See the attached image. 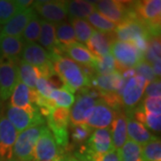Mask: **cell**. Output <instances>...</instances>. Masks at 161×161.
Here are the masks:
<instances>
[{
  "label": "cell",
  "instance_id": "cell-1",
  "mask_svg": "<svg viewBox=\"0 0 161 161\" xmlns=\"http://www.w3.org/2000/svg\"><path fill=\"white\" fill-rule=\"evenodd\" d=\"M49 57L56 75L64 84V89L70 92H75L83 88L91 87L90 80L83 74L78 64L67 57L57 54H49Z\"/></svg>",
  "mask_w": 161,
  "mask_h": 161
},
{
  "label": "cell",
  "instance_id": "cell-2",
  "mask_svg": "<svg viewBox=\"0 0 161 161\" xmlns=\"http://www.w3.org/2000/svg\"><path fill=\"white\" fill-rule=\"evenodd\" d=\"M111 55L115 59V69L122 74L125 70L133 68L144 60V54L132 42L115 40L111 46Z\"/></svg>",
  "mask_w": 161,
  "mask_h": 161
},
{
  "label": "cell",
  "instance_id": "cell-3",
  "mask_svg": "<svg viewBox=\"0 0 161 161\" xmlns=\"http://www.w3.org/2000/svg\"><path fill=\"white\" fill-rule=\"evenodd\" d=\"M44 126L45 125L31 127L18 134L13 147V160L32 161L35 145Z\"/></svg>",
  "mask_w": 161,
  "mask_h": 161
},
{
  "label": "cell",
  "instance_id": "cell-4",
  "mask_svg": "<svg viewBox=\"0 0 161 161\" xmlns=\"http://www.w3.org/2000/svg\"><path fill=\"white\" fill-rule=\"evenodd\" d=\"M70 121V109L58 107L47 117V128L54 136L59 148L67 151L69 146L68 125Z\"/></svg>",
  "mask_w": 161,
  "mask_h": 161
},
{
  "label": "cell",
  "instance_id": "cell-5",
  "mask_svg": "<svg viewBox=\"0 0 161 161\" xmlns=\"http://www.w3.org/2000/svg\"><path fill=\"white\" fill-rule=\"evenodd\" d=\"M68 154L58 147L54 136L47 126H44L33 151L32 161H57Z\"/></svg>",
  "mask_w": 161,
  "mask_h": 161
},
{
  "label": "cell",
  "instance_id": "cell-6",
  "mask_svg": "<svg viewBox=\"0 0 161 161\" xmlns=\"http://www.w3.org/2000/svg\"><path fill=\"white\" fill-rule=\"evenodd\" d=\"M6 118L11 122L18 132H23L24 130L37 125H43L45 119L40 115L37 108L31 110H24L15 107L8 106L6 111Z\"/></svg>",
  "mask_w": 161,
  "mask_h": 161
},
{
  "label": "cell",
  "instance_id": "cell-7",
  "mask_svg": "<svg viewBox=\"0 0 161 161\" xmlns=\"http://www.w3.org/2000/svg\"><path fill=\"white\" fill-rule=\"evenodd\" d=\"M133 6L132 1L102 0L95 5L96 11L110 22L118 25L126 20Z\"/></svg>",
  "mask_w": 161,
  "mask_h": 161
},
{
  "label": "cell",
  "instance_id": "cell-8",
  "mask_svg": "<svg viewBox=\"0 0 161 161\" xmlns=\"http://www.w3.org/2000/svg\"><path fill=\"white\" fill-rule=\"evenodd\" d=\"M18 80L17 63L0 55V99L11 97Z\"/></svg>",
  "mask_w": 161,
  "mask_h": 161
},
{
  "label": "cell",
  "instance_id": "cell-9",
  "mask_svg": "<svg viewBox=\"0 0 161 161\" xmlns=\"http://www.w3.org/2000/svg\"><path fill=\"white\" fill-rule=\"evenodd\" d=\"M116 40L125 42H135L136 40H149L150 33L147 27L141 21L134 17L128 18L125 22L116 25L115 31Z\"/></svg>",
  "mask_w": 161,
  "mask_h": 161
},
{
  "label": "cell",
  "instance_id": "cell-10",
  "mask_svg": "<svg viewBox=\"0 0 161 161\" xmlns=\"http://www.w3.org/2000/svg\"><path fill=\"white\" fill-rule=\"evenodd\" d=\"M33 9L51 23H60L66 18L68 1H33Z\"/></svg>",
  "mask_w": 161,
  "mask_h": 161
},
{
  "label": "cell",
  "instance_id": "cell-11",
  "mask_svg": "<svg viewBox=\"0 0 161 161\" xmlns=\"http://www.w3.org/2000/svg\"><path fill=\"white\" fill-rule=\"evenodd\" d=\"M115 115V110L109 108L102 99L96 100L85 117V125L92 129H106L110 126Z\"/></svg>",
  "mask_w": 161,
  "mask_h": 161
},
{
  "label": "cell",
  "instance_id": "cell-12",
  "mask_svg": "<svg viewBox=\"0 0 161 161\" xmlns=\"http://www.w3.org/2000/svg\"><path fill=\"white\" fill-rule=\"evenodd\" d=\"M148 84L149 82L139 75L127 79L120 93L123 105L126 109L135 108L142 97L145 88Z\"/></svg>",
  "mask_w": 161,
  "mask_h": 161
},
{
  "label": "cell",
  "instance_id": "cell-13",
  "mask_svg": "<svg viewBox=\"0 0 161 161\" xmlns=\"http://www.w3.org/2000/svg\"><path fill=\"white\" fill-rule=\"evenodd\" d=\"M17 135V131L11 122L6 115L0 114V161L11 160Z\"/></svg>",
  "mask_w": 161,
  "mask_h": 161
},
{
  "label": "cell",
  "instance_id": "cell-14",
  "mask_svg": "<svg viewBox=\"0 0 161 161\" xmlns=\"http://www.w3.org/2000/svg\"><path fill=\"white\" fill-rule=\"evenodd\" d=\"M116 40L115 32L103 33L94 31L91 38L86 42L87 48L95 58H100L110 54L111 46Z\"/></svg>",
  "mask_w": 161,
  "mask_h": 161
},
{
  "label": "cell",
  "instance_id": "cell-15",
  "mask_svg": "<svg viewBox=\"0 0 161 161\" xmlns=\"http://www.w3.org/2000/svg\"><path fill=\"white\" fill-rule=\"evenodd\" d=\"M38 92L36 90H31L26 86L18 79L15 88L11 95L12 107L24 110H31L37 108L35 106V100Z\"/></svg>",
  "mask_w": 161,
  "mask_h": 161
},
{
  "label": "cell",
  "instance_id": "cell-16",
  "mask_svg": "<svg viewBox=\"0 0 161 161\" xmlns=\"http://www.w3.org/2000/svg\"><path fill=\"white\" fill-rule=\"evenodd\" d=\"M91 88L99 92H117L121 93L125 85V79L119 72L115 71L110 75L94 76L90 80Z\"/></svg>",
  "mask_w": 161,
  "mask_h": 161
},
{
  "label": "cell",
  "instance_id": "cell-17",
  "mask_svg": "<svg viewBox=\"0 0 161 161\" xmlns=\"http://www.w3.org/2000/svg\"><path fill=\"white\" fill-rule=\"evenodd\" d=\"M96 103V99L91 97L82 89L77 96L76 102L74 104L72 110L70 111L71 125H84L85 117L89 110Z\"/></svg>",
  "mask_w": 161,
  "mask_h": 161
},
{
  "label": "cell",
  "instance_id": "cell-18",
  "mask_svg": "<svg viewBox=\"0 0 161 161\" xmlns=\"http://www.w3.org/2000/svg\"><path fill=\"white\" fill-rule=\"evenodd\" d=\"M35 14L33 7L23 9L5 24L3 29L1 30V34L12 37H21L27 24Z\"/></svg>",
  "mask_w": 161,
  "mask_h": 161
},
{
  "label": "cell",
  "instance_id": "cell-19",
  "mask_svg": "<svg viewBox=\"0 0 161 161\" xmlns=\"http://www.w3.org/2000/svg\"><path fill=\"white\" fill-rule=\"evenodd\" d=\"M21 57L25 63L38 68L52 63L49 53L36 43H25Z\"/></svg>",
  "mask_w": 161,
  "mask_h": 161
},
{
  "label": "cell",
  "instance_id": "cell-20",
  "mask_svg": "<svg viewBox=\"0 0 161 161\" xmlns=\"http://www.w3.org/2000/svg\"><path fill=\"white\" fill-rule=\"evenodd\" d=\"M125 115H126L127 134L131 141L138 143L139 145H144L157 138L145 128L143 125L135 121L132 116V108H127L125 111Z\"/></svg>",
  "mask_w": 161,
  "mask_h": 161
},
{
  "label": "cell",
  "instance_id": "cell-21",
  "mask_svg": "<svg viewBox=\"0 0 161 161\" xmlns=\"http://www.w3.org/2000/svg\"><path fill=\"white\" fill-rule=\"evenodd\" d=\"M111 140L113 147L119 150L127 141V124L125 111L123 109L115 111V115L111 123Z\"/></svg>",
  "mask_w": 161,
  "mask_h": 161
},
{
  "label": "cell",
  "instance_id": "cell-22",
  "mask_svg": "<svg viewBox=\"0 0 161 161\" xmlns=\"http://www.w3.org/2000/svg\"><path fill=\"white\" fill-rule=\"evenodd\" d=\"M40 43L46 47L49 54H57L63 56L62 45L59 43L56 37L55 24L41 20L40 35L39 38Z\"/></svg>",
  "mask_w": 161,
  "mask_h": 161
},
{
  "label": "cell",
  "instance_id": "cell-23",
  "mask_svg": "<svg viewBox=\"0 0 161 161\" xmlns=\"http://www.w3.org/2000/svg\"><path fill=\"white\" fill-rule=\"evenodd\" d=\"M24 42L21 37H12L1 34L0 36V55L16 62L21 59Z\"/></svg>",
  "mask_w": 161,
  "mask_h": 161
},
{
  "label": "cell",
  "instance_id": "cell-24",
  "mask_svg": "<svg viewBox=\"0 0 161 161\" xmlns=\"http://www.w3.org/2000/svg\"><path fill=\"white\" fill-rule=\"evenodd\" d=\"M63 54L80 65H93L96 58L92 55L86 47L76 42L69 46H62Z\"/></svg>",
  "mask_w": 161,
  "mask_h": 161
},
{
  "label": "cell",
  "instance_id": "cell-25",
  "mask_svg": "<svg viewBox=\"0 0 161 161\" xmlns=\"http://www.w3.org/2000/svg\"><path fill=\"white\" fill-rule=\"evenodd\" d=\"M18 79L31 90H35V83L40 77V70L20 59L17 62Z\"/></svg>",
  "mask_w": 161,
  "mask_h": 161
},
{
  "label": "cell",
  "instance_id": "cell-26",
  "mask_svg": "<svg viewBox=\"0 0 161 161\" xmlns=\"http://www.w3.org/2000/svg\"><path fill=\"white\" fill-rule=\"evenodd\" d=\"M95 11H96V7L93 2L84 1V0L68 1L67 12L70 18H75V19L88 18Z\"/></svg>",
  "mask_w": 161,
  "mask_h": 161
},
{
  "label": "cell",
  "instance_id": "cell-27",
  "mask_svg": "<svg viewBox=\"0 0 161 161\" xmlns=\"http://www.w3.org/2000/svg\"><path fill=\"white\" fill-rule=\"evenodd\" d=\"M117 151L120 161H142L141 145L131 140H127Z\"/></svg>",
  "mask_w": 161,
  "mask_h": 161
},
{
  "label": "cell",
  "instance_id": "cell-28",
  "mask_svg": "<svg viewBox=\"0 0 161 161\" xmlns=\"http://www.w3.org/2000/svg\"><path fill=\"white\" fill-rule=\"evenodd\" d=\"M70 21L72 23V27L75 31L76 41L78 40L80 42L86 43L88 40L91 38L92 33L94 32L95 29L83 19L70 18Z\"/></svg>",
  "mask_w": 161,
  "mask_h": 161
},
{
  "label": "cell",
  "instance_id": "cell-29",
  "mask_svg": "<svg viewBox=\"0 0 161 161\" xmlns=\"http://www.w3.org/2000/svg\"><path fill=\"white\" fill-rule=\"evenodd\" d=\"M56 27V37L62 46H69L76 43L75 31L72 25L67 23H60Z\"/></svg>",
  "mask_w": 161,
  "mask_h": 161
},
{
  "label": "cell",
  "instance_id": "cell-30",
  "mask_svg": "<svg viewBox=\"0 0 161 161\" xmlns=\"http://www.w3.org/2000/svg\"><path fill=\"white\" fill-rule=\"evenodd\" d=\"M23 9L16 1L0 0V25L7 23L15 14Z\"/></svg>",
  "mask_w": 161,
  "mask_h": 161
},
{
  "label": "cell",
  "instance_id": "cell-31",
  "mask_svg": "<svg viewBox=\"0 0 161 161\" xmlns=\"http://www.w3.org/2000/svg\"><path fill=\"white\" fill-rule=\"evenodd\" d=\"M88 23L91 25H93L94 28L98 30V31L103 33H110L115 31L116 29V25L106 17H104L102 14H100L98 12L95 11L87 18Z\"/></svg>",
  "mask_w": 161,
  "mask_h": 161
},
{
  "label": "cell",
  "instance_id": "cell-32",
  "mask_svg": "<svg viewBox=\"0 0 161 161\" xmlns=\"http://www.w3.org/2000/svg\"><path fill=\"white\" fill-rule=\"evenodd\" d=\"M142 161H161V142L156 138L142 148Z\"/></svg>",
  "mask_w": 161,
  "mask_h": 161
},
{
  "label": "cell",
  "instance_id": "cell-33",
  "mask_svg": "<svg viewBox=\"0 0 161 161\" xmlns=\"http://www.w3.org/2000/svg\"><path fill=\"white\" fill-rule=\"evenodd\" d=\"M40 25L41 19L35 14L31 19L29 23L27 24L26 28L23 31L22 37L23 42L25 43H35L36 40H39L40 35Z\"/></svg>",
  "mask_w": 161,
  "mask_h": 161
},
{
  "label": "cell",
  "instance_id": "cell-34",
  "mask_svg": "<svg viewBox=\"0 0 161 161\" xmlns=\"http://www.w3.org/2000/svg\"><path fill=\"white\" fill-rule=\"evenodd\" d=\"M93 67L98 75H110L116 71L115 59L111 54L100 58H96V60L93 64Z\"/></svg>",
  "mask_w": 161,
  "mask_h": 161
},
{
  "label": "cell",
  "instance_id": "cell-35",
  "mask_svg": "<svg viewBox=\"0 0 161 161\" xmlns=\"http://www.w3.org/2000/svg\"><path fill=\"white\" fill-rule=\"evenodd\" d=\"M49 98L54 100L57 106L65 108H69L75 102L74 94L65 89H54L51 92Z\"/></svg>",
  "mask_w": 161,
  "mask_h": 161
},
{
  "label": "cell",
  "instance_id": "cell-36",
  "mask_svg": "<svg viewBox=\"0 0 161 161\" xmlns=\"http://www.w3.org/2000/svg\"><path fill=\"white\" fill-rule=\"evenodd\" d=\"M160 37H150L147 40V48L144 53V61L149 64L160 59Z\"/></svg>",
  "mask_w": 161,
  "mask_h": 161
},
{
  "label": "cell",
  "instance_id": "cell-37",
  "mask_svg": "<svg viewBox=\"0 0 161 161\" xmlns=\"http://www.w3.org/2000/svg\"><path fill=\"white\" fill-rule=\"evenodd\" d=\"M71 131H72L71 136H72V140L74 143L79 145L86 142L88 137L92 132V129L84 124V125H72Z\"/></svg>",
  "mask_w": 161,
  "mask_h": 161
},
{
  "label": "cell",
  "instance_id": "cell-38",
  "mask_svg": "<svg viewBox=\"0 0 161 161\" xmlns=\"http://www.w3.org/2000/svg\"><path fill=\"white\" fill-rule=\"evenodd\" d=\"M100 98L109 108L115 111L123 109L124 108L119 92H100Z\"/></svg>",
  "mask_w": 161,
  "mask_h": 161
},
{
  "label": "cell",
  "instance_id": "cell-39",
  "mask_svg": "<svg viewBox=\"0 0 161 161\" xmlns=\"http://www.w3.org/2000/svg\"><path fill=\"white\" fill-rule=\"evenodd\" d=\"M133 69L135 71L136 75H139V76L144 78L148 82H150V81L152 82L158 79V77L154 74V71L152 69L151 64L144 60L137 64L133 67Z\"/></svg>",
  "mask_w": 161,
  "mask_h": 161
},
{
  "label": "cell",
  "instance_id": "cell-40",
  "mask_svg": "<svg viewBox=\"0 0 161 161\" xmlns=\"http://www.w3.org/2000/svg\"><path fill=\"white\" fill-rule=\"evenodd\" d=\"M142 107L146 113L160 115L161 98L160 97H146L142 102Z\"/></svg>",
  "mask_w": 161,
  "mask_h": 161
},
{
  "label": "cell",
  "instance_id": "cell-41",
  "mask_svg": "<svg viewBox=\"0 0 161 161\" xmlns=\"http://www.w3.org/2000/svg\"><path fill=\"white\" fill-rule=\"evenodd\" d=\"M35 90L39 92L41 96L49 98V96L51 94L52 91L54 90V88L51 86V84L47 81V80L40 77L36 80Z\"/></svg>",
  "mask_w": 161,
  "mask_h": 161
},
{
  "label": "cell",
  "instance_id": "cell-42",
  "mask_svg": "<svg viewBox=\"0 0 161 161\" xmlns=\"http://www.w3.org/2000/svg\"><path fill=\"white\" fill-rule=\"evenodd\" d=\"M146 123L145 125L155 132H160L161 116L160 115H154L151 113H146Z\"/></svg>",
  "mask_w": 161,
  "mask_h": 161
},
{
  "label": "cell",
  "instance_id": "cell-43",
  "mask_svg": "<svg viewBox=\"0 0 161 161\" xmlns=\"http://www.w3.org/2000/svg\"><path fill=\"white\" fill-rule=\"evenodd\" d=\"M146 97H160L161 82L160 80H156L149 83L145 88Z\"/></svg>",
  "mask_w": 161,
  "mask_h": 161
},
{
  "label": "cell",
  "instance_id": "cell-44",
  "mask_svg": "<svg viewBox=\"0 0 161 161\" xmlns=\"http://www.w3.org/2000/svg\"><path fill=\"white\" fill-rule=\"evenodd\" d=\"M92 161H120V158L117 150L113 149L103 155L96 156Z\"/></svg>",
  "mask_w": 161,
  "mask_h": 161
},
{
  "label": "cell",
  "instance_id": "cell-45",
  "mask_svg": "<svg viewBox=\"0 0 161 161\" xmlns=\"http://www.w3.org/2000/svg\"><path fill=\"white\" fill-rule=\"evenodd\" d=\"M160 59H158L156 60L155 62L151 64V66H152V69L154 71V74L156 75L157 77H160V74H161V69H160Z\"/></svg>",
  "mask_w": 161,
  "mask_h": 161
},
{
  "label": "cell",
  "instance_id": "cell-46",
  "mask_svg": "<svg viewBox=\"0 0 161 161\" xmlns=\"http://www.w3.org/2000/svg\"><path fill=\"white\" fill-rule=\"evenodd\" d=\"M16 2H17V4L20 6V7L22 9L28 8V7H30V6H31L33 4V1H31V0H25V1H23V0H18Z\"/></svg>",
  "mask_w": 161,
  "mask_h": 161
},
{
  "label": "cell",
  "instance_id": "cell-47",
  "mask_svg": "<svg viewBox=\"0 0 161 161\" xmlns=\"http://www.w3.org/2000/svg\"><path fill=\"white\" fill-rule=\"evenodd\" d=\"M57 161H79V160H78V159H76V158H74V157H72V156L67 155L66 157H64V158H62V159H59V160H57Z\"/></svg>",
  "mask_w": 161,
  "mask_h": 161
},
{
  "label": "cell",
  "instance_id": "cell-48",
  "mask_svg": "<svg viewBox=\"0 0 161 161\" xmlns=\"http://www.w3.org/2000/svg\"><path fill=\"white\" fill-rule=\"evenodd\" d=\"M0 36H1V28H0Z\"/></svg>",
  "mask_w": 161,
  "mask_h": 161
},
{
  "label": "cell",
  "instance_id": "cell-49",
  "mask_svg": "<svg viewBox=\"0 0 161 161\" xmlns=\"http://www.w3.org/2000/svg\"><path fill=\"white\" fill-rule=\"evenodd\" d=\"M9 161H14V160H13V159H11V160H9Z\"/></svg>",
  "mask_w": 161,
  "mask_h": 161
}]
</instances>
